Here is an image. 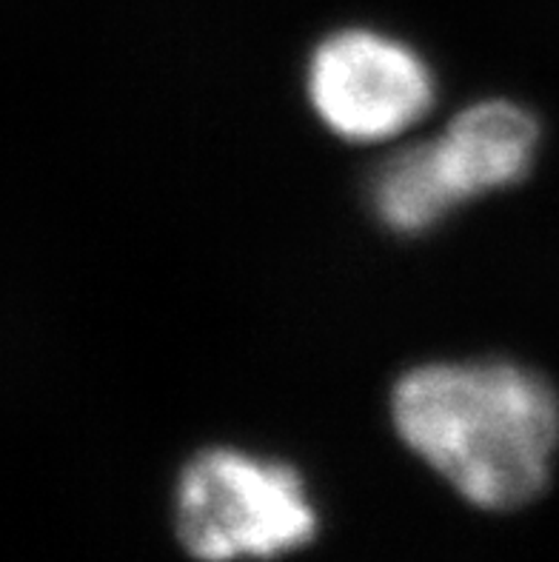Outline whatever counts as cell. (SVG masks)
I'll return each mask as SVG.
<instances>
[{"label":"cell","mask_w":559,"mask_h":562,"mask_svg":"<svg viewBox=\"0 0 559 562\" xmlns=\"http://www.w3.org/2000/svg\"><path fill=\"white\" fill-rule=\"evenodd\" d=\"M396 435L480 508L532 503L551 477L559 400L543 374L508 363H432L391 394Z\"/></svg>","instance_id":"cell-1"},{"label":"cell","mask_w":559,"mask_h":562,"mask_svg":"<svg viewBox=\"0 0 559 562\" xmlns=\"http://www.w3.org/2000/svg\"><path fill=\"white\" fill-rule=\"evenodd\" d=\"M175 528L183 549L203 562L269 560L312 540L317 514L291 465L209 449L180 474Z\"/></svg>","instance_id":"cell-2"},{"label":"cell","mask_w":559,"mask_h":562,"mask_svg":"<svg viewBox=\"0 0 559 562\" xmlns=\"http://www.w3.org/2000/svg\"><path fill=\"white\" fill-rule=\"evenodd\" d=\"M309 98L340 137L380 140L428 112L434 80L423 57L405 43L369 29H346L314 49Z\"/></svg>","instance_id":"cell-3"},{"label":"cell","mask_w":559,"mask_h":562,"mask_svg":"<svg viewBox=\"0 0 559 562\" xmlns=\"http://www.w3.org/2000/svg\"><path fill=\"white\" fill-rule=\"evenodd\" d=\"M537 143L539 126L525 109L485 100L457 114L432 149L448 189L462 203L523 180Z\"/></svg>","instance_id":"cell-4"},{"label":"cell","mask_w":559,"mask_h":562,"mask_svg":"<svg viewBox=\"0 0 559 562\" xmlns=\"http://www.w3.org/2000/svg\"><path fill=\"white\" fill-rule=\"evenodd\" d=\"M371 203L391 232L417 235L443 221L460 200L448 189L432 143H417L396 151L374 171Z\"/></svg>","instance_id":"cell-5"}]
</instances>
